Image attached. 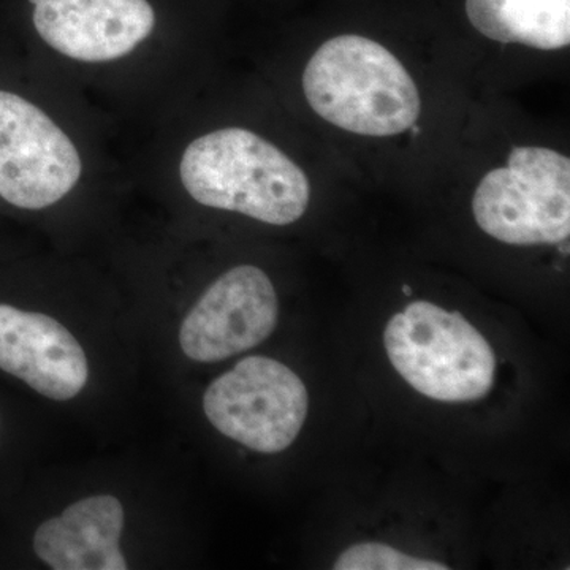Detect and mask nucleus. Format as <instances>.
<instances>
[{
    "label": "nucleus",
    "instance_id": "4",
    "mask_svg": "<svg viewBox=\"0 0 570 570\" xmlns=\"http://www.w3.org/2000/svg\"><path fill=\"white\" fill-rule=\"evenodd\" d=\"M479 227L505 245H558L570 235V159L540 146L513 148L472 197Z\"/></svg>",
    "mask_w": 570,
    "mask_h": 570
},
{
    "label": "nucleus",
    "instance_id": "2",
    "mask_svg": "<svg viewBox=\"0 0 570 570\" xmlns=\"http://www.w3.org/2000/svg\"><path fill=\"white\" fill-rule=\"evenodd\" d=\"M303 91L325 121L365 137L406 132L422 112L417 85L406 67L362 36L325 41L307 62Z\"/></svg>",
    "mask_w": 570,
    "mask_h": 570
},
{
    "label": "nucleus",
    "instance_id": "5",
    "mask_svg": "<svg viewBox=\"0 0 570 570\" xmlns=\"http://www.w3.org/2000/svg\"><path fill=\"white\" fill-rule=\"evenodd\" d=\"M309 396L298 374L268 356H247L204 396L206 417L224 436L261 453L291 448L305 425Z\"/></svg>",
    "mask_w": 570,
    "mask_h": 570
},
{
    "label": "nucleus",
    "instance_id": "9",
    "mask_svg": "<svg viewBox=\"0 0 570 570\" xmlns=\"http://www.w3.org/2000/svg\"><path fill=\"white\" fill-rule=\"evenodd\" d=\"M0 373L48 400H71L89 377L88 356L48 314L0 302Z\"/></svg>",
    "mask_w": 570,
    "mask_h": 570
},
{
    "label": "nucleus",
    "instance_id": "1",
    "mask_svg": "<svg viewBox=\"0 0 570 570\" xmlns=\"http://www.w3.org/2000/svg\"><path fill=\"white\" fill-rule=\"evenodd\" d=\"M179 176L198 204L265 224H294L309 206L305 171L273 142L239 127L195 138L184 149Z\"/></svg>",
    "mask_w": 570,
    "mask_h": 570
},
{
    "label": "nucleus",
    "instance_id": "6",
    "mask_svg": "<svg viewBox=\"0 0 570 570\" xmlns=\"http://www.w3.org/2000/svg\"><path fill=\"white\" fill-rule=\"evenodd\" d=\"M81 174L69 135L24 97L0 91V197L39 212L70 194Z\"/></svg>",
    "mask_w": 570,
    "mask_h": 570
},
{
    "label": "nucleus",
    "instance_id": "7",
    "mask_svg": "<svg viewBox=\"0 0 570 570\" xmlns=\"http://www.w3.org/2000/svg\"><path fill=\"white\" fill-rule=\"evenodd\" d=\"M279 302L264 269H228L184 317L179 344L187 358L213 363L249 351L275 332Z\"/></svg>",
    "mask_w": 570,
    "mask_h": 570
},
{
    "label": "nucleus",
    "instance_id": "11",
    "mask_svg": "<svg viewBox=\"0 0 570 570\" xmlns=\"http://www.w3.org/2000/svg\"><path fill=\"white\" fill-rule=\"evenodd\" d=\"M475 31L501 43L554 51L570 43V0H466Z\"/></svg>",
    "mask_w": 570,
    "mask_h": 570
},
{
    "label": "nucleus",
    "instance_id": "12",
    "mask_svg": "<svg viewBox=\"0 0 570 570\" xmlns=\"http://www.w3.org/2000/svg\"><path fill=\"white\" fill-rule=\"evenodd\" d=\"M333 569L336 570H448L442 562L409 557L403 551L385 543H355L340 554Z\"/></svg>",
    "mask_w": 570,
    "mask_h": 570
},
{
    "label": "nucleus",
    "instance_id": "10",
    "mask_svg": "<svg viewBox=\"0 0 570 570\" xmlns=\"http://www.w3.org/2000/svg\"><path fill=\"white\" fill-rule=\"evenodd\" d=\"M124 508L118 498L80 499L33 532L32 549L55 570H126L119 549Z\"/></svg>",
    "mask_w": 570,
    "mask_h": 570
},
{
    "label": "nucleus",
    "instance_id": "13",
    "mask_svg": "<svg viewBox=\"0 0 570 570\" xmlns=\"http://www.w3.org/2000/svg\"><path fill=\"white\" fill-rule=\"evenodd\" d=\"M3 434V412L2 409H0V439H2Z\"/></svg>",
    "mask_w": 570,
    "mask_h": 570
},
{
    "label": "nucleus",
    "instance_id": "8",
    "mask_svg": "<svg viewBox=\"0 0 570 570\" xmlns=\"http://www.w3.org/2000/svg\"><path fill=\"white\" fill-rule=\"evenodd\" d=\"M41 40L80 62L130 55L157 24L153 0H26Z\"/></svg>",
    "mask_w": 570,
    "mask_h": 570
},
{
    "label": "nucleus",
    "instance_id": "3",
    "mask_svg": "<svg viewBox=\"0 0 570 570\" xmlns=\"http://www.w3.org/2000/svg\"><path fill=\"white\" fill-rule=\"evenodd\" d=\"M385 348L396 373L423 396L466 403L489 395L497 356L463 314L414 302L390 318Z\"/></svg>",
    "mask_w": 570,
    "mask_h": 570
},
{
    "label": "nucleus",
    "instance_id": "14",
    "mask_svg": "<svg viewBox=\"0 0 570 570\" xmlns=\"http://www.w3.org/2000/svg\"><path fill=\"white\" fill-rule=\"evenodd\" d=\"M403 292L406 295H412V291L411 287H409V285H403Z\"/></svg>",
    "mask_w": 570,
    "mask_h": 570
}]
</instances>
